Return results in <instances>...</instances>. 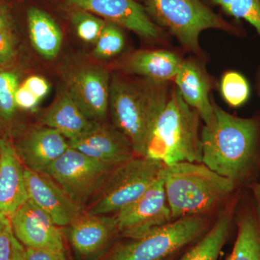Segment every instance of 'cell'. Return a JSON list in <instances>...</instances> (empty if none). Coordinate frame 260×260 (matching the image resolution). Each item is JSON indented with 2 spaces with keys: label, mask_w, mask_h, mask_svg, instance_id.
Masks as SVG:
<instances>
[{
  "label": "cell",
  "mask_w": 260,
  "mask_h": 260,
  "mask_svg": "<svg viewBox=\"0 0 260 260\" xmlns=\"http://www.w3.org/2000/svg\"><path fill=\"white\" fill-rule=\"evenodd\" d=\"M213 107V120L200 135L202 162L239 187L249 184L260 167V120Z\"/></svg>",
  "instance_id": "obj_1"
},
{
  "label": "cell",
  "mask_w": 260,
  "mask_h": 260,
  "mask_svg": "<svg viewBox=\"0 0 260 260\" xmlns=\"http://www.w3.org/2000/svg\"><path fill=\"white\" fill-rule=\"evenodd\" d=\"M166 196L172 220L202 215L239 188L203 162H179L162 171Z\"/></svg>",
  "instance_id": "obj_2"
},
{
  "label": "cell",
  "mask_w": 260,
  "mask_h": 260,
  "mask_svg": "<svg viewBox=\"0 0 260 260\" xmlns=\"http://www.w3.org/2000/svg\"><path fill=\"white\" fill-rule=\"evenodd\" d=\"M169 99L166 83L140 85L114 78L109 110L114 126L125 136L137 156H145L154 124Z\"/></svg>",
  "instance_id": "obj_3"
},
{
  "label": "cell",
  "mask_w": 260,
  "mask_h": 260,
  "mask_svg": "<svg viewBox=\"0 0 260 260\" xmlns=\"http://www.w3.org/2000/svg\"><path fill=\"white\" fill-rule=\"evenodd\" d=\"M199 117L174 89L150 132L145 156L166 166L202 162Z\"/></svg>",
  "instance_id": "obj_4"
},
{
  "label": "cell",
  "mask_w": 260,
  "mask_h": 260,
  "mask_svg": "<svg viewBox=\"0 0 260 260\" xmlns=\"http://www.w3.org/2000/svg\"><path fill=\"white\" fill-rule=\"evenodd\" d=\"M165 164L135 156L114 168L85 206L95 215H114L136 201L162 175Z\"/></svg>",
  "instance_id": "obj_5"
},
{
  "label": "cell",
  "mask_w": 260,
  "mask_h": 260,
  "mask_svg": "<svg viewBox=\"0 0 260 260\" xmlns=\"http://www.w3.org/2000/svg\"><path fill=\"white\" fill-rule=\"evenodd\" d=\"M208 230L203 215L183 217L146 235L112 246L103 260H167Z\"/></svg>",
  "instance_id": "obj_6"
},
{
  "label": "cell",
  "mask_w": 260,
  "mask_h": 260,
  "mask_svg": "<svg viewBox=\"0 0 260 260\" xmlns=\"http://www.w3.org/2000/svg\"><path fill=\"white\" fill-rule=\"evenodd\" d=\"M145 5L148 14L192 50L198 49L203 30L232 29L200 0H145Z\"/></svg>",
  "instance_id": "obj_7"
},
{
  "label": "cell",
  "mask_w": 260,
  "mask_h": 260,
  "mask_svg": "<svg viewBox=\"0 0 260 260\" xmlns=\"http://www.w3.org/2000/svg\"><path fill=\"white\" fill-rule=\"evenodd\" d=\"M115 167L70 146L44 174L55 181L76 203L85 208L104 178Z\"/></svg>",
  "instance_id": "obj_8"
},
{
  "label": "cell",
  "mask_w": 260,
  "mask_h": 260,
  "mask_svg": "<svg viewBox=\"0 0 260 260\" xmlns=\"http://www.w3.org/2000/svg\"><path fill=\"white\" fill-rule=\"evenodd\" d=\"M118 232L124 239L146 235L172 221L162 175L140 197L114 215Z\"/></svg>",
  "instance_id": "obj_9"
},
{
  "label": "cell",
  "mask_w": 260,
  "mask_h": 260,
  "mask_svg": "<svg viewBox=\"0 0 260 260\" xmlns=\"http://www.w3.org/2000/svg\"><path fill=\"white\" fill-rule=\"evenodd\" d=\"M75 254L83 260H95L107 254L119 235L114 215H95L84 210L65 227Z\"/></svg>",
  "instance_id": "obj_10"
},
{
  "label": "cell",
  "mask_w": 260,
  "mask_h": 260,
  "mask_svg": "<svg viewBox=\"0 0 260 260\" xmlns=\"http://www.w3.org/2000/svg\"><path fill=\"white\" fill-rule=\"evenodd\" d=\"M25 180L28 200L45 212L58 226H68L85 210L44 173L25 167Z\"/></svg>",
  "instance_id": "obj_11"
},
{
  "label": "cell",
  "mask_w": 260,
  "mask_h": 260,
  "mask_svg": "<svg viewBox=\"0 0 260 260\" xmlns=\"http://www.w3.org/2000/svg\"><path fill=\"white\" fill-rule=\"evenodd\" d=\"M10 218L15 237L24 247L64 252L61 227L30 200Z\"/></svg>",
  "instance_id": "obj_12"
},
{
  "label": "cell",
  "mask_w": 260,
  "mask_h": 260,
  "mask_svg": "<svg viewBox=\"0 0 260 260\" xmlns=\"http://www.w3.org/2000/svg\"><path fill=\"white\" fill-rule=\"evenodd\" d=\"M110 85L105 70L90 67L71 77L66 91L90 120L102 122L109 111Z\"/></svg>",
  "instance_id": "obj_13"
},
{
  "label": "cell",
  "mask_w": 260,
  "mask_h": 260,
  "mask_svg": "<svg viewBox=\"0 0 260 260\" xmlns=\"http://www.w3.org/2000/svg\"><path fill=\"white\" fill-rule=\"evenodd\" d=\"M68 143L71 148L113 167L137 156L125 136L103 121H94L90 129Z\"/></svg>",
  "instance_id": "obj_14"
},
{
  "label": "cell",
  "mask_w": 260,
  "mask_h": 260,
  "mask_svg": "<svg viewBox=\"0 0 260 260\" xmlns=\"http://www.w3.org/2000/svg\"><path fill=\"white\" fill-rule=\"evenodd\" d=\"M80 10L102 17L109 23L133 30L146 39H156L159 30L144 7L135 0H69Z\"/></svg>",
  "instance_id": "obj_15"
},
{
  "label": "cell",
  "mask_w": 260,
  "mask_h": 260,
  "mask_svg": "<svg viewBox=\"0 0 260 260\" xmlns=\"http://www.w3.org/2000/svg\"><path fill=\"white\" fill-rule=\"evenodd\" d=\"M14 145L24 167L39 173H45L70 148L60 133L44 125L28 132Z\"/></svg>",
  "instance_id": "obj_16"
},
{
  "label": "cell",
  "mask_w": 260,
  "mask_h": 260,
  "mask_svg": "<svg viewBox=\"0 0 260 260\" xmlns=\"http://www.w3.org/2000/svg\"><path fill=\"white\" fill-rule=\"evenodd\" d=\"M28 200L25 167L14 143L0 137V212L11 218Z\"/></svg>",
  "instance_id": "obj_17"
},
{
  "label": "cell",
  "mask_w": 260,
  "mask_h": 260,
  "mask_svg": "<svg viewBox=\"0 0 260 260\" xmlns=\"http://www.w3.org/2000/svg\"><path fill=\"white\" fill-rule=\"evenodd\" d=\"M236 223L237 238L226 260H260V205L251 193L239 202Z\"/></svg>",
  "instance_id": "obj_18"
},
{
  "label": "cell",
  "mask_w": 260,
  "mask_h": 260,
  "mask_svg": "<svg viewBox=\"0 0 260 260\" xmlns=\"http://www.w3.org/2000/svg\"><path fill=\"white\" fill-rule=\"evenodd\" d=\"M175 83L184 102L194 109L208 124L214 119V107L209 99L210 84L199 66L191 60L183 61Z\"/></svg>",
  "instance_id": "obj_19"
},
{
  "label": "cell",
  "mask_w": 260,
  "mask_h": 260,
  "mask_svg": "<svg viewBox=\"0 0 260 260\" xmlns=\"http://www.w3.org/2000/svg\"><path fill=\"white\" fill-rule=\"evenodd\" d=\"M42 125L57 130L68 141L78 138L93 125L73 99L65 91L43 116Z\"/></svg>",
  "instance_id": "obj_20"
},
{
  "label": "cell",
  "mask_w": 260,
  "mask_h": 260,
  "mask_svg": "<svg viewBox=\"0 0 260 260\" xmlns=\"http://www.w3.org/2000/svg\"><path fill=\"white\" fill-rule=\"evenodd\" d=\"M182 61L179 56L170 51H140L130 56L126 62V70L150 81L166 83L175 78Z\"/></svg>",
  "instance_id": "obj_21"
},
{
  "label": "cell",
  "mask_w": 260,
  "mask_h": 260,
  "mask_svg": "<svg viewBox=\"0 0 260 260\" xmlns=\"http://www.w3.org/2000/svg\"><path fill=\"white\" fill-rule=\"evenodd\" d=\"M27 20L32 47L44 59H54L60 51L63 40L58 24L47 13L35 7L29 8Z\"/></svg>",
  "instance_id": "obj_22"
},
{
  "label": "cell",
  "mask_w": 260,
  "mask_h": 260,
  "mask_svg": "<svg viewBox=\"0 0 260 260\" xmlns=\"http://www.w3.org/2000/svg\"><path fill=\"white\" fill-rule=\"evenodd\" d=\"M234 210L233 203L179 260H218L232 229Z\"/></svg>",
  "instance_id": "obj_23"
},
{
  "label": "cell",
  "mask_w": 260,
  "mask_h": 260,
  "mask_svg": "<svg viewBox=\"0 0 260 260\" xmlns=\"http://www.w3.org/2000/svg\"><path fill=\"white\" fill-rule=\"evenodd\" d=\"M18 87L16 73L0 69V123H10L14 119L18 109L15 95Z\"/></svg>",
  "instance_id": "obj_24"
},
{
  "label": "cell",
  "mask_w": 260,
  "mask_h": 260,
  "mask_svg": "<svg viewBox=\"0 0 260 260\" xmlns=\"http://www.w3.org/2000/svg\"><path fill=\"white\" fill-rule=\"evenodd\" d=\"M124 46V36L120 29L115 24L108 22L95 42L93 54L98 59H110L119 54Z\"/></svg>",
  "instance_id": "obj_25"
},
{
  "label": "cell",
  "mask_w": 260,
  "mask_h": 260,
  "mask_svg": "<svg viewBox=\"0 0 260 260\" xmlns=\"http://www.w3.org/2000/svg\"><path fill=\"white\" fill-rule=\"evenodd\" d=\"M220 87L224 99L232 107L243 105L250 95V88L247 80L237 72L225 73L222 78Z\"/></svg>",
  "instance_id": "obj_26"
},
{
  "label": "cell",
  "mask_w": 260,
  "mask_h": 260,
  "mask_svg": "<svg viewBox=\"0 0 260 260\" xmlns=\"http://www.w3.org/2000/svg\"><path fill=\"white\" fill-rule=\"evenodd\" d=\"M229 15L251 24L260 36V0H213Z\"/></svg>",
  "instance_id": "obj_27"
},
{
  "label": "cell",
  "mask_w": 260,
  "mask_h": 260,
  "mask_svg": "<svg viewBox=\"0 0 260 260\" xmlns=\"http://www.w3.org/2000/svg\"><path fill=\"white\" fill-rule=\"evenodd\" d=\"M72 21L78 37L88 43L96 42L107 23L93 13L82 10L73 14Z\"/></svg>",
  "instance_id": "obj_28"
},
{
  "label": "cell",
  "mask_w": 260,
  "mask_h": 260,
  "mask_svg": "<svg viewBox=\"0 0 260 260\" xmlns=\"http://www.w3.org/2000/svg\"><path fill=\"white\" fill-rule=\"evenodd\" d=\"M14 238L11 218L0 212V260H10Z\"/></svg>",
  "instance_id": "obj_29"
},
{
  "label": "cell",
  "mask_w": 260,
  "mask_h": 260,
  "mask_svg": "<svg viewBox=\"0 0 260 260\" xmlns=\"http://www.w3.org/2000/svg\"><path fill=\"white\" fill-rule=\"evenodd\" d=\"M15 54L14 37L12 31L0 32V67L8 64Z\"/></svg>",
  "instance_id": "obj_30"
},
{
  "label": "cell",
  "mask_w": 260,
  "mask_h": 260,
  "mask_svg": "<svg viewBox=\"0 0 260 260\" xmlns=\"http://www.w3.org/2000/svg\"><path fill=\"white\" fill-rule=\"evenodd\" d=\"M15 100L18 109L27 111L35 109L40 102L34 93L23 85L19 86L15 92Z\"/></svg>",
  "instance_id": "obj_31"
},
{
  "label": "cell",
  "mask_w": 260,
  "mask_h": 260,
  "mask_svg": "<svg viewBox=\"0 0 260 260\" xmlns=\"http://www.w3.org/2000/svg\"><path fill=\"white\" fill-rule=\"evenodd\" d=\"M23 85L28 88L39 100L44 99L49 92V85L47 80L37 75L29 77L24 81Z\"/></svg>",
  "instance_id": "obj_32"
},
{
  "label": "cell",
  "mask_w": 260,
  "mask_h": 260,
  "mask_svg": "<svg viewBox=\"0 0 260 260\" xmlns=\"http://www.w3.org/2000/svg\"><path fill=\"white\" fill-rule=\"evenodd\" d=\"M26 260H67L64 252L48 249L25 248Z\"/></svg>",
  "instance_id": "obj_33"
},
{
  "label": "cell",
  "mask_w": 260,
  "mask_h": 260,
  "mask_svg": "<svg viewBox=\"0 0 260 260\" xmlns=\"http://www.w3.org/2000/svg\"><path fill=\"white\" fill-rule=\"evenodd\" d=\"M13 20L8 8L0 3V32L12 31Z\"/></svg>",
  "instance_id": "obj_34"
},
{
  "label": "cell",
  "mask_w": 260,
  "mask_h": 260,
  "mask_svg": "<svg viewBox=\"0 0 260 260\" xmlns=\"http://www.w3.org/2000/svg\"><path fill=\"white\" fill-rule=\"evenodd\" d=\"M10 260H26L25 248L15 237L13 240V251Z\"/></svg>",
  "instance_id": "obj_35"
},
{
  "label": "cell",
  "mask_w": 260,
  "mask_h": 260,
  "mask_svg": "<svg viewBox=\"0 0 260 260\" xmlns=\"http://www.w3.org/2000/svg\"><path fill=\"white\" fill-rule=\"evenodd\" d=\"M253 198L260 205V181H256L249 186Z\"/></svg>",
  "instance_id": "obj_36"
},
{
  "label": "cell",
  "mask_w": 260,
  "mask_h": 260,
  "mask_svg": "<svg viewBox=\"0 0 260 260\" xmlns=\"http://www.w3.org/2000/svg\"><path fill=\"white\" fill-rule=\"evenodd\" d=\"M1 133H2V124L0 123V137H1Z\"/></svg>",
  "instance_id": "obj_37"
},
{
  "label": "cell",
  "mask_w": 260,
  "mask_h": 260,
  "mask_svg": "<svg viewBox=\"0 0 260 260\" xmlns=\"http://www.w3.org/2000/svg\"><path fill=\"white\" fill-rule=\"evenodd\" d=\"M167 260H171V259H167Z\"/></svg>",
  "instance_id": "obj_38"
}]
</instances>
